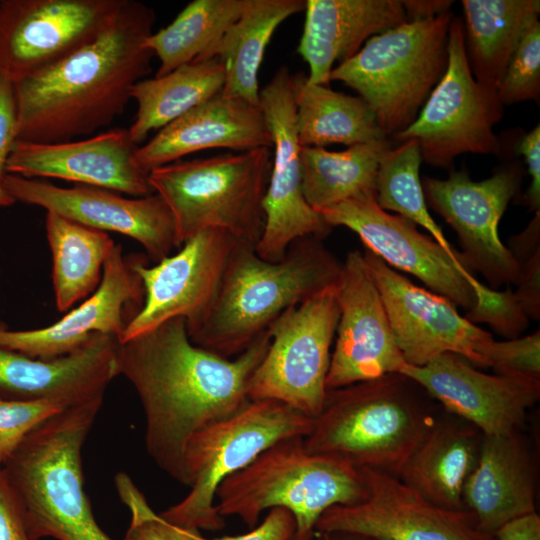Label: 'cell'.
Listing matches in <instances>:
<instances>
[{
	"instance_id": "obj_5",
	"label": "cell",
	"mask_w": 540,
	"mask_h": 540,
	"mask_svg": "<svg viewBox=\"0 0 540 540\" xmlns=\"http://www.w3.org/2000/svg\"><path fill=\"white\" fill-rule=\"evenodd\" d=\"M401 373L327 390L303 438L312 453L397 476L433 419Z\"/></svg>"
},
{
	"instance_id": "obj_38",
	"label": "cell",
	"mask_w": 540,
	"mask_h": 540,
	"mask_svg": "<svg viewBox=\"0 0 540 540\" xmlns=\"http://www.w3.org/2000/svg\"><path fill=\"white\" fill-rule=\"evenodd\" d=\"M115 487L131 516L125 540H207L198 529L177 526L155 513L128 474L119 472Z\"/></svg>"
},
{
	"instance_id": "obj_7",
	"label": "cell",
	"mask_w": 540,
	"mask_h": 540,
	"mask_svg": "<svg viewBox=\"0 0 540 540\" xmlns=\"http://www.w3.org/2000/svg\"><path fill=\"white\" fill-rule=\"evenodd\" d=\"M272 148L176 161L151 170L148 181L171 210L180 245L220 229L256 247L264 228L263 199Z\"/></svg>"
},
{
	"instance_id": "obj_21",
	"label": "cell",
	"mask_w": 540,
	"mask_h": 540,
	"mask_svg": "<svg viewBox=\"0 0 540 540\" xmlns=\"http://www.w3.org/2000/svg\"><path fill=\"white\" fill-rule=\"evenodd\" d=\"M145 300L141 277L133 255H124L115 244L103 267L98 288L78 307L50 326L33 330H10L0 324V347L43 360L69 355L95 333L119 340Z\"/></svg>"
},
{
	"instance_id": "obj_50",
	"label": "cell",
	"mask_w": 540,
	"mask_h": 540,
	"mask_svg": "<svg viewBox=\"0 0 540 540\" xmlns=\"http://www.w3.org/2000/svg\"><path fill=\"white\" fill-rule=\"evenodd\" d=\"M319 540H367L365 538L349 534H317Z\"/></svg>"
},
{
	"instance_id": "obj_34",
	"label": "cell",
	"mask_w": 540,
	"mask_h": 540,
	"mask_svg": "<svg viewBox=\"0 0 540 540\" xmlns=\"http://www.w3.org/2000/svg\"><path fill=\"white\" fill-rule=\"evenodd\" d=\"M45 228L52 255L56 307L65 312L98 288L115 243L106 232L52 212L46 214Z\"/></svg>"
},
{
	"instance_id": "obj_24",
	"label": "cell",
	"mask_w": 540,
	"mask_h": 540,
	"mask_svg": "<svg viewBox=\"0 0 540 540\" xmlns=\"http://www.w3.org/2000/svg\"><path fill=\"white\" fill-rule=\"evenodd\" d=\"M116 336L95 333L77 351L52 360L0 347V398L52 400L66 407L103 399L119 375Z\"/></svg>"
},
{
	"instance_id": "obj_13",
	"label": "cell",
	"mask_w": 540,
	"mask_h": 540,
	"mask_svg": "<svg viewBox=\"0 0 540 540\" xmlns=\"http://www.w3.org/2000/svg\"><path fill=\"white\" fill-rule=\"evenodd\" d=\"M259 106L272 137V164L263 199L264 228L255 251L264 260L277 262L297 239H322L332 228L303 195L293 75L288 67H280L260 90Z\"/></svg>"
},
{
	"instance_id": "obj_18",
	"label": "cell",
	"mask_w": 540,
	"mask_h": 540,
	"mask_svg": "<svg viewBox=\"0 0 540 540\" xmlns=\"http://www.w3.org/2000/svg\"><path fill=\"white\" fill-rule=\"evenodd\" d=\"M239 242L220 229H206L182 244L179 251L147 264L133 254V265L145 289L144 304L128 323L120 343L175 317L196 325L210 307L220 287L230 257Z\"/></svg>"
},
{
	"instance_id": "obj_28",
	"label": "cell",
	"mask_w": 540,
	"mask_h": 540,
	"mask_svg": "<svg viewBox=\"0 0 540 540\" xmlns=\"http://www.w3.org/2000/svg\"><path fill=\"white\" fill-rule=\"evenodd\" d=\"M433 421L397 477L430 502L464 509L463 490L478 459L482 434L461 420Z\"/></svg>"
},
{
	"instance_id": "obj_27",
	"label": "cell",
	"mask_w": 540,
	"mask_h": 540,
	"mask_svg": "<svg viewBox=\"0 0 540 540\" xmlns=\"http://www.w3.org/2000/svg\"><path fill=\"white\" fill-rule=\"evenodd\" d=\"M298 54L309 66L307 82L326 85L336 62L353 57L374 35L408 21L399 0H306Z\"/></svg>"
},
{
	"instance_id": "obj_51",
	"label": "cell",
	"mask_w": 540,
	"mask_h": 540,
	"mask_svg": "<svg viewBox=\"0 0 540 540\" xmlns=\"http://www.w3.org/2000/svg\"><path fill=\"white\" fill-rule=\"evenodd\" d=\"M15 201L5 192V190L0 186V206H10Z\"/></svg>"
},
{
	"instance_id": "obj_30",
	"label": "cell",
	"mask_w": 540,
	"mask_h": 540,
	"mask_svg": "<svg viewBox=\"0 0 540 540\" xmlns=\"http://www.w3.org/2000/svg\"><path fill=\"white\" fill-rule=\"evenodd\" d=\"M465 46L470 69L497 92L520 40L538 21L539 0H463Z\"/></svg>"
},
{
	"instance_id": "obj_33",
	"label": "cell",
	"mask_w": 540,
	"mask_h": 540,
	"mask_svg": "<svg viewBox=\"0 0 540 540\" xmlns=\"http://www.w3.org/2000/svg\"><path fill=\"white\" fill-rule=\"evenodd\" d=\"M387 140L349 146L343 151L301 147L302 191L316 212L351 199L375 198L379 161Z\"/></svg>"
},
{
	"instance_id": "obj_37",
	"label": "cell",
	"mask_w": 540,
	"mask_h": 540,
	"mask_svg": "<svg viewBox=\"0 0 540 540\" xmlns=\"http://www.w3.org/2000/svg\"><path fill=\"white\" fill-rule=\"evenodd\" d=\"M502 105L539 100L540 22L526 31L514 51L497 88Z\"/></svg>"
},
{
	"instance_id": "obj_32",
	"label": "cell",
	"mask_w": 540,
	"mask_h": 540,
	"mask_svg": "<svg viewBox=\"0 0 540 540\" xmlns=\"http://www.w3.org/2000/svg\"><path fill=\"white\" fill-rule=\"evenodd\" d=\"M224 77L222 63L217 58H209L137 82L131 89V98L137 104L135 119L128 129L132 142L139 146L150 132L159 131L219 95Z\"/></svg>"
},
{
	"instance_id": "obj_47",
	"label": "cell",
	"mask_w": 540,
	"mask_h": 540,
	"mask_svg": "<svg viewBox=\"0 0 540 540\" xmlns=\"http://www.w3.org/2000/svg\"><path fill=\"white\" fill-rule=\"evenodd\" d=\"M540 211L535 212L528 227L520 234L511 236L507 247L519 266L540 249Z\"/></svg>"
},
{
	"instance_id": "obj_49",
	"label": "cell",
	"mask_w": 540,
	"mask_h": 540,
	"mask_svg": "<svg viewBox=\"0 0 540 540\" xmlns=\"http://www.w3.org/2000/svg\"><path fill=\"white\" fill-rule=\"evenodd\" d=\"M408 21L432 18L450 11L453 1L408 0L402 1Z\"/></svg>"
},
{
	"instance_id": "obj_45",
	"label": "cell",
	"mask_w": 540,
	"mask_h": 540,
	"mask_svg": "<svg viewBox=\"0 0 540 540\" xmlns=\"http://www.w3.org/2000/svg\"><path fill=\"white\" fill-rule=\"evenodd\" d=\"M295 529L294 516L288 510L273 508L269 510L263 522L250 532L211 540H291Z\"/></svg>"
},
{
	"instance_id": "obj_20",
	"label": "cell",
	"mask_w": 540,
	"mask_h": 540,
	"mask_svg": "<svg viewBox=\"0 0 540 540\" xmlns=\"http://www.w3.org/2000/svg\"><path fill=\"white\" fill-rule=\"evenodd\" d=\"M336 295L339 320L326 378L327 390L401 373L407 363L360 251H350L342 262Z\"/></svg>"
},
{
	"instance_id": "obj_6",
	"label": "cell",
	"mask_w": 540,
	"mask_h": 540,
	"mask_svg": "<svg viewBox=\"0 0 540 540\" xmlns=\"http://www.w3.org/2000/svg\"><path fill=\"white\" fill-rule=\"evenodd\" d=\"M367 489L359 468L328 455L312 453L302 437L279 441L218 487L220 516H238L252 527L262 512L288 510L296 529L291 540H313L322 514L335 505L362 501Z\"/></svg>"
},
{
	"instance_id": "obj_31",
	"label": "cell",
	"mask_w": 540,
	"mask_h": 540,
	"mask_svg": "<svg viewBox=\"0 0 540 540\" xmlns=\"http://www.w3.org/2000/svg\"><path fill=\"white\" fill-rule=\"evenodd\" d=\"M296 123L301 147L346 146L386 140L377 118L360 97L309 84L304 73L293 75Z\"/></svg>"
},
{
	"instance_id": "obj_19",
	"label": "cell",
	"mask_w": 540,
	"mask_h": 540,
	"mask_svg": "<svg viewBox=\"0 0 540 540\" xmlns=\"http://www.w3.org/2000/svg\"><path fill=\"white\" fill-rule=\"evenodd\" d=\"M1 187L14 201L42 207L96 230L135 239L144 247L148 259L156 263L181 247L173 214L156 193L129 198L103 188H64L8 173Z\"/></svg>"
},
{
	"instance_id": "obj_46",
	"label": "cell",
	"mask_w": 540,
	"mask_h": 540,
	"mask_svg": "<svg viewBox=\"0 0 540 540\" xmlns=\"http://www.w3.org/2000/svg\"><path fill=\"white\" fill-rule=\"evenodd\" d=\"M517 153L525 158L528 173L531 177L530 186L525 193V200L530 211L540 209V125L537 124L518 142Z\"/></svg>"
},
{
	"instance_id": "obj_48",
	"label": "cell",
	"mask_w": 540,
	"mask_h": 540,
	"mask_svg": "<svg viewBox=\"0 0 540 540\" xmlns=\"http://www.w3.org/2000/svg\"><path fill=\"white\" fill-rule=\"evenodd\" d=\"M497 540H540V517L537 512L517 518L495 534Z\"/></svg>"
},
{
	"instance_id": "obj_26",
	"label": "cell",
	"mask_w": 540,
	"mask_h": 540,
	"mask_svg": "<svg viewBox=\"0 0 540 540\" xmlns=\"http://www.w3.org/2000/svg\"><path fill=\"white\" fill-rule=\"evenodd\" d=\"M463 503L478 529L492 536L505 524L537 512L535 465L520 431L482 435Z\"/></svg>"
},
{
	"instance_id": "obj_23",
	"label": "cell",
	"mask_w": 540,
	"mask_h": 540,
	"mask_svg": "<svg viewBox=\"0 0 540 540\" xmlns=\"http://www.w3.org/2000/svg\"><path fill=\"white\" fill-rule=\"evenodd\" d=\"M128 129L116 128L86 139L62 142L19 140L6 173L28 179L56 178L134 197L154 193L137 164Z\"/></svg>"
},
{
	"instance_id": "obj_9",
	"label": "cell",
	"mask_w": 540,
	"mask_h": 540,
	"mask_svg": "<svg viewBox=\"0 0 540 540\" xmlns=\"http://www.w3.org/2000/svg\"><path fill=\"white\" fill-rule=\"evenodd\" d=\"M312 419L282 402L258 399L205 428L192 438L185 453L190 492L159 515L183 528L222 529L224 518L215 505L219 485L273 444L306 437Z\"/></svg>"
},
{
	"instance_id": "obj_16",
	"label": "cell",
	"mask_w": 540,
	"mask_h": 540,
	"mask_svg": "<svg viewBox=\"0 0 540 540\" xmlns=\"http://www.w3.org/2000/svg\"><path fill=\"white\" fill-rule=\"evenodd\" d=\"M319 214L331 228L344 226L355 232L366 250L389 267L417 277L430 291L467 312L476 305L483 284L471 270L413 222L380 208L375 198L346 200Z\"/></svg>"
},
{
	"instance_id": "obj_14",
	"label": "cell",
	"mask_w": 540,
	"mask_h": 540,
	"mask_svg": "<svg viewBox=\"0 0 540 540\" xmlns=\"http://www.w3.org/2000/svg\"><path fill=\"white\" fill-rule=\"evenodd\" d=\"M359 469L366 498L326 510L316 524V535L349 534L367 540H497L478 529L468 509L438 506L395 475Z\"/></svg>"
},
{
	"instance_id": "obj_22",
	"label": "cell",
	"mask_w": 540,
	"mask_h": 540,
	"mask_svg": "<svg viewBox=\"0 0 540 540\" xmlns=\"http://www.w3.org/2000/svg\"><path fill=\"white\" fill-rule=\"evenodd\" d=\"M401 374L482 435L520 431L528 409L540 397V382L486 374L453 353L423 366L407 364Z\"/></svg>"
},
{
	"instance_id": "obj_8",
	"label": "cell",
	"mask_w": 540,
	"mask_h": 540,
	"mask_svg": "<svg viewBox=\"0 0 540 540\" xmlns=\"http://www.w3.org/2000/svg\"><path fill=\"white\" fill-rule=\"evenodd\" d=\"M450 11L407 21L374 35L330 81L355 90L374 112L384 134L395 135L417 117L447 65Z\"/></svg>"
},
{
	"instance_id": "obj_41",
	"label": "cell",
	"mask_w": 540,
	"mask_h": 540,
	"mask_svg": "<svg viewBox=\"0 0 540 540\" xmlns=\"http://www.w3.org/2000/svg\"><path fill=\"white\" fill-rule=\"evenodd\" d=\"M466 318L474 324L488 323L497 333L510 339L519 337L529 323V318L509 288L499 292L485 285Z\"/></svg>"
},
{
	"instance_id": "obj_29",
	"label": "cell",
	"mask_w": 540,
	"mask_h": 540,
	"mask_svg": "<svg viewBox=\"0 0 540 540\" xmlns=\"http://www.w3.org/2000/svg\"><path fill=\"white\" fill-rule=\"evenodd\" d=\"M305 5L306 0H250L204 57L217 58L224 67L223 97L259 105L258 71L265 49L278 26Z\"/></svg>"
},
{
	"instance_id": "obj_17",
	"label": "cell",
	"mask_w": 540,
	"mask_h": 540,
	"mask_svg": "<svg viewBox=\"0 0 540 540\" xmlns=\"http://www.w3.org/2000/svg\"><path fill=\"white\" fill-rule=\"evenodd\" d=\"M363 255L408 365L423 366L453 353L486 368L483 351L493 340L489 332L460 315L446 297L415 285L372 252Z\"/></svg>"
},
{
	"instance_id": "obj_42",
	"label": "cell",
	"mask_w": 540,
	"mask_h": 540,
	"mask_svg": "<svg viewBox=\"0 0 540 540\" xmlns=\"http://www.w3.org/2000/svg\"><path fill=\"white\" fill-rule=\"evenodd\" d=\"M0 540H37L28 528L23 508L0 463Z\"/></svg>"
},
{
	"instance_id": "obj_36",
	"label": "cell",
	"mask_w": 540,
	"mask_h": 540,
	"mask_svg": "<svg viewBox=\"0 0 540 540\" xmlns=\"http://www.w3.org/2000/svg\"><path fill=\"white\" fill-rule=\"evenodd\" d=\"M421 162L416 140L401 142L395 149L388 148L379 161L376 203L383 210L397 212L415 225L422 226L452 258L467 266L461 253L452 247L429 213L419 175Z\"/></svg>"
},
{
	"instance_id": "obj_40",
	"label": "cell",
	"mask_w": 540,
	"mask_h": 540,
	"mask_svg": "<svg viewBox=\"0 0 540 540\" xmlns=\"http://www.w3.org/2000/svg\"><path fill=\"white\" fill-rule=\"evenodd\" d=\"M483 357L495 374L527 382H540V331L506 341H490Z\"/></svg>"
},
{
	"instance_id": "obj_39",
	"label": "cell",
	"mask_w": 540,
	"mask_h": 540,
	"mask_svg": "<svg viewBox=\"0 0 540 540\" xmlns=\"http://www.w3.org/2000/svg\"><path fill=\"white\" fill-rule=\"evenodd\" d=\"M66 408L52 400L0 398V463L14 454L32 430Z\"/></svg>"
},
{
	"instance_id": "obj_35",
	"label": "cell",
	"mask_w": 540,
	"mask_h": 540,
	"mask_svg": "<svg viewBox=\"0 0 540 540\" xmlns=\"http://www.w3.org/2000/svg\"><path fill=\"white\" fill-rule=\"evenodd\" d=\"M250 0H194L166 27L144 43L160 65L155 77L203 60L225 31L242 15Z\"/></svg>"
},
{
	"instance_id": "obj_3",
	"label": "cell",
	"mask_w": 540,
	"mask_h": 540,
	"mask_svg": "<svg viewBox=\"0 0 540 540\" xmlns=\"http://www.w3.org/2000/svg\"><path fill=\"white\" fill-rule=\"evenodd\" d=\"M342 262L322 243L297 239L283 259H262L255 247L234 249L210 307L192 328L190 340L227 358L244 352L290 307L335 286Z\"/></svg>"
},
{
	"instance_id": "obj_4",
	"label": "cell",
	"mask_w": 540,
	"mask_h": 540,
	"mask_svg": "<svg viewBox=\"0 0 540 540\" xmlns=\"http://www.w3.org/2000/svg\"><path fill=\"white\" fill-rule=\"evenodd\" d=\"M102 402L68 407L45 420L2 464L37 540H113L96 522L82 468L83 445Z\"/></svg>"
},
{
	"instance_id": "obj_10",
	"label": "cell",
	"mask_w": 540,
	"mask_h": 540,
	"mask_svg": "<svg viewBox=\"0 0 540 540\" xmlns=\"http://www.w3.org/2000/svg\"><path fill=\"white\" fill-rule=\"evenodd\" d=\"M503 116L497 92L479 83L469 66L464 23L452 19L447 65L415 120L393 135L400 142L416 140L422 161L448 169L463 153L499 154L494 126Z\"/></svg>"
},
{
	"instance_id": "obj_11",
	"label": "cell",
	"mask_w": 540,
	"mask_h": 540,
	"mask_svg": "<svg viewBox=\"0 0 540 540\" xmlns=\"http://www.w3.org/2000/svg\"><path fill=\"white\" fill-rule=\"evenodd\" d=\"M338 320L336 285L283 312L269 328L270 344L251 378L250 400H276L317 416Z\"/></svg>"
},
{
	"instance_id": "obj_43",
	"label": "cell",
	"mask_w": 540,
	"mask_h": 540,
	"mask_svg": "<svg viewBox=\"0 0 540 540\" xmlns=\"http://www.w3.org/2000/svg\"><path fill=\"white\" fill-rule=\"evenodd\" d=\"M17 139L18 111L14 83L0 73V186Z\"/></svg>"
},
{
	"instance_id": "obj_12",
	"label": "cell",
	"mask_w": 540,
	"mask_h": 540,
	"mask_svg": "<svg viewBox=\"0 0 540 540\" xmlns=\"http://www.w3.org/2000/svg\"><path fill=\"white\" fill-rule=\"evenodd\" d=\"M127 0L0 1V73L13 83L88 45Z\"/></svg>"
},
{
	"instance_id": "obj_44",
	"label": "cell",
	"mask_w": 540,
	"mask_h": 540,
	"mask_svg": "<svg viewBox=\"0 0 540 540\" xmlns=\"http://www.w3.org/2000/svg\"><path fill=\"white\" fill-rule=\"evenodd\" d=\"M514 296L528 318H540V249L520 265Z\"/></svg>"
},
{
	"instance_id": "obj_2",
	"label": "cell",
	"mask_w": 540,
	"mask_h": 540,
	"mask_svg": "<svg viewBox=\"0 0 540 540\" xmlns=\"http://www.w3.org/2000/svg\"><path fill=\"white\" fill-rule=\"evenodd\" d=\"M155 19L149 6L127 0L97 39L15 82L18 139L69 141L110 125L151 72L154 56L144 43Z\"/></svg>"
},
{
	"instance_id": "obj_15",
	"label": "cell",
	"mask_w": 540,
	"mask_h": 540,
	"mask_svg": "<svg viewBox=\"0 0 540 540\" xmlns=\"http://www.w3.org/2000/svg\"><path fill=\"white\" fill-rule=\"evenodd\" d=\"M421 182L426 203L457 233L467 266L493 287L515 284L520 266L501 242L498 225L520 187L518 168H502L481 181L462 169L447 179L425 176Z\"/></svg>"
},
{
	"instance_id": "obj_25",
	"label": "cell",
	"mask_w": 540,
	"mask_h": 540,
	"mask_svg": "<svg viewBox=\"0 0 540 540\" xmlns=\"http://www.w3.org/2000/svg\"><path fill=\"white\" fill-rule=\"evenodd\" d=\"M261 147L272 148V137L260 106L219 94L138 146L135 159L148 174L202 150L226 148L244 152Z\"/></svg>"
},
{
	"instance_id": "obj_1",
	"label": "cell",
	"mask_w": 540,
	"mask_h": 540,
	"mask_svg": "<svg viewBox=\"0 0 540 540\" xmlns=\"http://www.w3.org/2000/svg\"><path fill=\"white\" fill-rule=\"evenodd\" d=\"M269 344L268 329L241 354L223 357L194 344L182 317L120 343L119 375L142 404L147 453L172 479L187 486L192 438L249 403L251 378Z\"/></svg>"
}]
</instances>
